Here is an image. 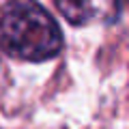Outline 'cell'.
Listing matches in <instances>:
<instances>
[{"label":"cell","instance_id":"6da1fadb","mask_svg":"<svg viewBox=\"0 0 129 129\" xmlns=\"http://www.w3.org/2000/svg\"><path fill=\"white\" fill-rule=\"evenodd\" d=\"M62 47L54 17L35 0H15L0 13V50L30 62L50 60Z\"/></svg>","mask_w":129,"mask_h":129},{"label":"cell","instance_id":"7a4b0ae2","mask_svg":"<svg viewBox=\"0 0 129 129\" xmlns=\"http://www.w3.org/2000/svg\"><path fill=\"white\" fill-rule=\"evenodd\" d=\"M58 11L73 26H86L97 19L116 17V0H54Z\"/></svg>","mask_w":129,"mask_h":129}]
</instances>
